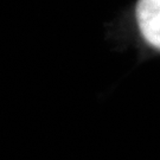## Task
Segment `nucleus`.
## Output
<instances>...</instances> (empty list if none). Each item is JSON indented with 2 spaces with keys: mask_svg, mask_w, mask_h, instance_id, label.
<instances>
[{
  "mask_svg": "<svg viewBox=\"0 0 160 160\" xmlns=\"http://www.w3.org/2000/svg\"><path fill=\"white\" fill-rule=\"evenodd\" d=\"M135 16L145 40L160 49V0H139Z\"/></svg>",
  "mask_w": 160,
  "mask_h": 160,
  "instance_id": "f257e3e1",
  "label": "nucleus"
}]
</instances>
